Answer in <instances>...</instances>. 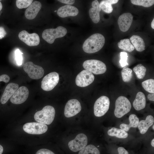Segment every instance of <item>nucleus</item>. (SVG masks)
I'll return each mask as SVG.
<instances>
[{"instance_id":"1","label":"nucleus","mask_w":154,"mask_h":154,"mask_svg":"<svg viewBox=\"0 0 154 154\" xmlns=\"http://www.w3.org/2000/svg\"><path fill=\"white\" fill-rule=\"evenodd\" d=\"M105 38L99 33L94 34L87 38L84 42L82 48L84 52L93 53L100 50L104 46Z\"/></svg>"},{"instance_id":"2","label":"nucleus","mask_w":154,"mask_h":154,"mask_svg":"<svg viewBox=\"0 0 154 154\" xmlns=\"http://www.w3.org/2000/svg\"><path fill=\"white\" fill-rule=\"evenodd\" d=\"M55 114L54 108L51 106H44L42 110L37 112L34 115V119L38 122L47 125L53 121Z\"/></svg>"},{"instance_id":"3","label":"nucleus","mask_w":154,"mask_h":154,"mask_svg":"<svg viewBox=\"0 0 154 154\" xmlns=\"http://www.w3.org/2000/svg\"><path fill=\"white\" fill-rule=\"evenodd\" d=\"M67 30L66 28L61 26L56 29H49L44 30L42 34L43 39L48 43H53L55 39L64 37L66 34Z\"/></svg>"},{"instance_id":"4","label":"nucleus","mask_w":154,"mask_h":154,"mask_svg":"<svg viewBox=\"0 0 154 154\" xmlns=\"http://www.w3.org/2000/svg\"><path fill=\"white\" fill-rule=\"evenodd\" d=\"M131 107V104L128 99L124 96H120L115 102V116L117 118H121L130 111Z\"/></svg>"},{"instance_id":"5","label":"nucleus","mask_w":154,"mask_h":154,"mask_svg":"<svg viewBox=\"0 0 154 154\" xmlns=\"http://www.w3.org/2000/svg\"><path fill=\"white\" fill-rule=\"evenodd\" d=\"M83 66L85 70L95 74H103L107 70L106 64L102 61L97 60H86L83 62Z\"/></svg>"},{"instance_id":"6","label":"nucleus","mask_w":154,"mask_h":154,"mask_svg":"<svg viewBox=\"0 0 154 154\" xmlns=\"http://www.w3.org/2000/svg\"><path fill=\"white\" fill-rule=\"evenodd\" d=\"M110 105L109 98L104 96H101L96 101L94 107V114L96 117L104 115L108 111Z\"/></svg>"},{"instance_id":"7","label":"nucleus","mask_w":154,"mask_h":154,"mask_svg":"<svg viewBox=\"0 0 154 154\" xmlns=\"http://www.w3.org/2000/svg\"><path fill=\"white\" fill-rule=\"evenodd\" d=\"M23 68L24 71L32 79H39L43 76L44 73V70L42 67L35 64L32 62L26 63Z\"/></svg>"},{"instance_id":"8","label":"nucleus","mask_w":154,"mask_h":154,"mask_svg":"<svg viewBox=\"0 0 154 154\" xmlns=\"http://www.w3.org/2000/svg\"><path fill=\"white\" fill-rule=\"evenodd\" d=\"M59 74L52 72L46 75L41 81V87L45 91L52 90L57 85L59 81Z\"/></svg>"},{"instance_id":"9","label":"nucleus","mask_w":154,"mask_h":154,"mask_svg":"<svg viewBox=\"0 0 154 154\" xmlns=\"http://www.w3.org/2000/svg\"><path fill=\"white\" fill-rule=\"evenodd\" d=\"M87 143V136L85 134L81 133L77 135L74 139L70 141L68 145L71 151L76 152L84 148L86 146Z\"/></svg>"},{"instance_id":"10","label":"nucleus","mask_w":154,"mask_h":154,"mask_svg":"<svg viewBox=\"0 0 154 154\" xmlns=\"http://www.w3.org/2000/svg\"><path fill=\"white\" fill-rule=\"evenodd\" d=\"M23 129L26 133L31 134H41L45 133L48 129L47 126L38 122L27 123L23 126Z\"/></svg>"},{"instance_id":"11","label":"nucleus","mask_w":154,"mask_h":154,"mask_svg":"<svg viewBox=\"0 0 154 154\" xmlns=\"http://www.w3.org/2000/svg\"><path fill=\"white\" fill-rule=\"evenodd\" d=\"M94 79L93 74L86 70H83L77 76L75 82L76 85L80 87H85L92 84Z\"/></svg>"},{"instance_id":"12","label":"nucleus","mask_w":154,"mask_h":154,"mask_svg":"<svg viewBox=\"0 0 154 154\" xmlns=\"http://www.w3.org/2000/svg\"><path fill=\"white\" fill-rule=\"evenodd\" d=\"M80 102L77 100H70L67 102L64 108V115L67 117H73L78 113L81 110Z\"/></svg>"},{"instance_id":"13","label":"nucleus","mask_w":154,"mask_h":154,"mask_svg":"<svg viewBox=\"0 0 154 154\" xmlns=\"http://www.w3.org/2000/svg\"><path fill=\"white\" fill-rule=\"evenodd\" d=\"M18 37L21 40L29 46L38 45L40 42L39 37L35 33L29 34L27 31L23 30L19 33Z\"/></svg>"},{"instance_id":"14","label":"nucleus","mask_w":154,"mask_h":154,"mask_svg":"<svg viewBox=\"0 0 154 154\" xmlns=\"http://www.w3.org/2000/svg\"><path fill=\"white\" fill-rule=\"evenodd\" d=\"M29 95L28 89L25 86L20 87L10 98L11 102L15 104H19L25 102Z\"/></svg>"},{"instance_id":"15","label":"nucleus","mask_w":154,"mask_h":154,"mask_svg":"<svg viewBox=\"0 0 154 154\" xmlns=\"http://www.w3.org/2000/svg\"><path fill=\"white\" fill-rule=\"evenodd\" d=\"M133 19L132 15L129 13H124L119 17L117 23L121 31L125 32L129 30L132 24Z\"/></svg>"},{"instance_id":"16","label":"nucleus","mask_w":154,"mask_h":154,"mask_svg":"<svg viewBox=\"0 0 154 154\" xmlns=\"http://www.w3.org/2000/svg\"><path fill=\"white\" fill-rule=\"evenodd\" d=\"M79 13L78 9L76 7L70 5H66L59 8L57 13L61 18L69 16H75Z\"/></svg>"},{"instance_id":"17","label":"nucleus","mask_w":154,"mask_h":154,"mask_svg":"<svg viewBox=\"0 0 154 154\" xmlns=\"http://www.w3.org/2000/svg\"><path fill=\"white\" fill-rule=\"evenodd\" d=\"M18 84L13 83L9 84L6 86L1 97L0 102L2 104L6 103L19 88Z\"/></svg>"},{"instance_id":"18","label":"nucleus","mask_w":154,"mask_h":154,"mask_svg":"<svg viewBox=\"0 0 154 154\" xmlns=\"http://www.w3.org/2000/svg\"><path fill=\"white\" fill-rule=\"evenodd\" d=\"M42 7L41 3L37 1L33 2L26 10L25 15L28 19L32 20L37 16Z\"/></svg>"},{"instance_id":"19","label":"nucleus","mask_w":154,"mask_h":154,"mask_svg":"<svg viewBox=\"0 0 154 154\" xmlns=\"http://www.w3.org/2000/svg\"><path fill=\"white\" fill-rule=\"evenodd\" d=\"M92 7L89 11V16L93 23H98L100 19V12L101 9L100 3L98 0H94L92 2Z\"/></svg>"},{"instance_id":"20","label":"nucleus","mask_w":154,"mask_h":154,"mask_svg":"<svg viewBox=\"0 0 154 154\" xmlns=\"http://www.w3.org/2000/svg\"><path fill=\"white\" fill-rule=\"evenodd\" d=\"M154 122V118L151 115H148L145 120H141L139 122L138 127L140 133H145L149 127L152 126Z\"/></svg>"},{"instance_id":"21","label":"nucleus","mask_w":154,"mask_h":154,"mask_svg":"<svg viewBox=\"0 0 154 154\" xmlns=\"http://www.w3.org/2000/svg\"><path fill=\"white\" fill-rule=\"evenodd\" d=\"M146 101L144 94L141 92H138L133 103V106L136 110L144 109L146 106Z\"/></svg>"},{"instance_id":"22","label":"nucleus","mask_w":154,"mask_h":154,"mask_svg":"<svg viewBox=\"0 0 154 154\" xmlns=\"http://www.w3.org/2000/svg\"><path fill=\"white\" fill-rule=\"evenodd\" d=\"M130 40L134 48L138 51L142 52L145 50V44L143 38L139 36L132 35Z\"/></svg>"},{"instance_id":"23","label":"nucleus","mask_w":154,"mask_h":154,"mask_svg":"<svg viewBox=\"0 0 154 154\" xmlns=\"http://www.w3.org/2000/svg\"><path fill=\"white\" fill-rule=\"evenodd\" d=\"M129 123L127 124L122 123L120 125L121 129L125 131H128L131 127L136 128L138 126L139 120L137 116L134 114H131L129 117Z\"/></svg>"},{"instance_id":"24","label":"nucleus","mask_w":154,"mask_h":154,"mask_svg":"<svg viewBox=\"0 0 154 154\" xmlns=\"http://www.w3.org/2000/svg\"><path fill=\"white\" fill-rule=\"evenodd\" d=\"M118 0H104L102 1L100 3L101 9L105 12L109 13L113 11L112 5L116 3Z\"/></svg>"},{"instance_id":"25","label":"nucleus","mask_w":154,"mask_h":154,"mask_svg":"<svg viewBox=\"0 0 154 154\" xmlns=\"http://www.w3.org/2000/svg\"><path fill=\"white\" fill-rule=\"evenodd\" d=\"M107 133L110 136H115L120 138H126L128 135V133L125 131L114 127L109 129Z\"/></svg>"},{"instance_id":"26","label":"nucleus","mask_w":154,"mask_h":154,"mask_svg":"<svg viewBox=\"0 0 154 154\" xmlns=\"http://www.w3.org/2000/svg\"><path fill=\"white\" fill-rule=\"evenodd\" d=\"M117 45L119 48L129 52H132L135 49L130 40L128 38L121 40Z\"/></svg>"},{"instance_id":"27","label":"nucleus","mask_w":154,"mask_h":154,"mask_svg":"<svg viewBox=\"0 0 154 154\" xmlns=\"http://www.w3.org/2000/svg\"><path fill=\"white\" fill-rule=\"evenodd\" d=\"M78 154H100V152L94 145H89L80 150Z\"/></svg>"},{"instance_id":"28","label":"nucleus","mask_w":154,"mask_h":154,"mask_svg":"<svg viewBox=\"0 0 154 154\" xmlns=\"http://www.w3.org/2000/svg\"><path fill=\"white\" fill-rule=\"evenodd\" d=\"M133 70L137 77L139 79H142L144 78L147 70L146 68L141 64L135 66Z\"/></svg>"},{"instance_id":"29","label":"nucleus","mask_w":154,"mask_h":154,"mask_svg":"<svg viewBox=\"0 0 154 154\" xmlns=\"http://www.w3.org/2000/svg\"><path fill=\"white\" fill-rule=\"evenodd\" d=\"M123 80L125 82H128L131 80L132 76V70L127 67H124L121 72Z\"/></svg>"},{"instance_id":"30","label":"nucleus","mask_w":154,"mask_h":154,"mask_svg":"<svg viewBox=\"0 0 154 154\" xmlns=\"http://www.w3.org/2000/svg\"><path fill=\"white\" fill-rule=\"evenodd\" d=\"M142 85L144 89L151 93L154 92V80L150 79L147 80L142 83Z\"/></svg>"},{"instance_id":"31","label":"nucleus","mask_w":154,"mask_h":154,"mask_svg":"<svg viewBox=\"0 0 154 154\" xmlns=\"http://www.w3.org/2000/svg\"><path fill=\"white\" fill-rule=\"evenodd\" d=\"M130 1L133 4L145 7H150L154 4L153 0H131Z\"/></svg>"},{"instance_id":"32","label":"nucleus","mask_w":154,"mask_h":154,"mask_svg":"<svg viewBox=\"0 0 154 154\" xmlns=\"http://www.w3.org/2000/svg\"><path fill=\"white\" fill-rule=\"evenodd\" d=\"M33 0H17L16 4L17 7L19 9L28 7L32 3Z\"/></svg>"},{"instance_id":"33","label":"nucleus","mask_w":154,"mask_h":154,"mask_svg":"<svg viewBox=\"0 0 154 154\" xmlns=\"http://www.w3.org/2000/svg\"><path fill=\"white\" fill-rule=\"evenodd\" d=\"M120 60L119 61L121 66L124 67L128 65V64L127 62L128 56L127 53L125 52H121L120 54Z\"/></svg>"},{"instance_id":"34","label":"nucleus","mask_w":154,"mask_h":154,"mask_svg":"<svg viewBox=\"0 0 154 154\" xmlns=\"http://www.w3.org/2000/svg\"><path fill=\"white\" fill-rule=\"evenodd\" d=\"M22 53L19 49H17L15 51V59L17 65L20 66L22 64Z\"/></svg>"},{"instance_id":"35","label":"nucleus","mask_w":154,"mask_h":154,"mask_svg":"<svg viewBox=\"0 0 154 154\" xmlns=\"http://www.w3.org/2000/svg\"><path fill=\"white\" fill-rule=\"evenodd\" d=\"M36 154H55L51 151L46 149H42L38 151Z\"/></svg>"},{"instance_id":"36","label":"nucleus","mask_w":154,"mask_h":154,"mask_svg":"<svg viewBox=\"0 0 154 154\" xmlns=\"http://www.w3.org/2000/svg\"><path fill=\"white\" fill-rule=\"evenodd\" d=\"M10 79L9 77L7 74H4L0 76V82L3 81L7 83L9 81Z\"/></svg>"},{"instance_id":"37","label":"nucleus","mask_w":154,"mask_h":154,"mask_svg":"<svg viewBox=\"0 0 154 154\" xmlns=\"http://www.w3.org/2000/svg\"><path fill=\"white\" fill-rule=\"evenodd\" d=\"M118 154H129L127 151L124 147H119L117 149Z\"/></svg>"},{"instance_id":"38","label":"nucleus","mask_w":154,"mask_h":154,"mask_svg":"<svg viewBox=\"0 0 154 154\" xmlns=\"http://www.w3.org/2000/svg\"><path fill=\"white\" fill-rule=\"evenodd\" d=\"M7 33L4 28L0 27V39L5 37Z\"/></svg>"},{"instance_id":"39","label":"nucleus","mask_w":154,"mask_h":154,"mask_svg":"<svg viewBox=\"0 0 154 154\" xmlns=\"http://www.w3.org/2000/svg\"><path fill=\"white\" fill-rule=\"evenodd\" d=\"M59 1L68 5H71L73 4L75 2V1L73 0H58Z\"/></svg>"},{"instance_id":"40","label":"nucleus","mask_w":154,"mask_h":154,"mask_svg":"<svg viewBox=\"0 0 154 154\" xmlns=\"http://www.w3.org/2000/svg\"><path fill=\"white\" fill-rule=\"evenodd\" d=\"M148 99L151 101H154V93H151L149 94L147 96Z\"/></svg>"},{"instance_id":"41","label":"nucleus","mask_w":154,"mask_h":154,"mask_svg":"<svg viewBox=\"0 0 154 154\" xmlns=\"http://www.w3.org/2000/svg\"><path fill=\"white\" fill-rule=\"evenodd\" d=\"M151 28L154 29V19L153 20L151 24Z\"/></svg>"},{"instance_id":"42","label":"nucleus","mask_w":154,"mask_h":154,"mask_svg":"<svg viewBox=\"0 0 154 154\" xmlns=\"http://www.w3.org/2000/svg\"><path fill=\"white\" fill-rule=\"evenodd\" d=\"M3 147L0 145V154H2L3 151Z\"/></svg>"},{"instance_id":"43","label":"nucleus","mask_w":154,"mask_h":154,"mask_svg":"<svg viewBox=\"0 0 154 154\" xmlns=\"http://www.w3.org/2000/svg\"><path fill=\"white\" fill-rule=\"evenodd\" d=\"M154 139H153L151 142V145L152 147H154Z\"/></svg>"},{"instance_id":"44","label":"nucleus","mask_w":154,"mask_h":154,"mask_svg":"<svg viewBox=\"0 0 154 154\" xmlns=\"http://www.w3.org/2000/svg\"><path fill=\"white\" fill-rule=\"evenodd\" d=\"M3 6L1 2L0 1V11L1 10Z\"/></svg>"},{"instance_id":"45","label":"nucleus","mask_w":154,"mask_h":154,"mask_svg":"<svg viewBox=\"0 0 154 154\" xmlns=\"http://www.w3.org/2000/svg\"><path fill=\"white\" fill-rule=\"evenodd\" d=\"M154 125H153V130L154 129Z\"/></svg>"},{"instance_id":"46","label":"nucleus","mask_w":154,"mask_h":154,"mask_svg":"<svg viewBox=\"0 0 154 154\" xmlns=\"http://www.w3.org/2000/svg\"><path fill=\"white\" fill-rule=\"evenodd\" d=\"M56 11H57L56 10H55V11H54V12H56Z\"/></svg>"}]
</instances>
